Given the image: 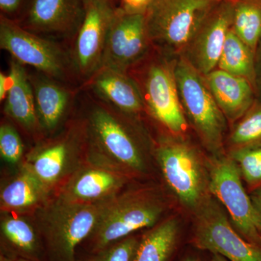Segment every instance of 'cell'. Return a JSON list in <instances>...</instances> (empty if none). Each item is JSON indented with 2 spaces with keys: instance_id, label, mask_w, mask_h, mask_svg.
Listing matches in <instances>:
<instances>
[{
  "instance_id": "cell-1",
  "label": "cell",
  "mask_w": 261,
  "mask_h": 261,
  "mask_svg": "<svg viewBox=\"0 0 261 261\" xmlns=\"http://www.w3.org/2000/svg\"><path fill=\"white\" fill-rule=\"evenodd\" d=\"M174 73L189 126L210 155L226 154L225 142L229 125L211 93L205 75L181 56L175 58Z\"/></svg>"
},
{
  "instance_id": "cell-2",
  "label": "cell",
  "mask_w": 261,
  "mask_h": 261,
  "mask_svg": "<svg viewBox=\"0 0 261 261\" xmlns=\"http://www.w3.org/2000/svg\"><path fill=\"white\" fill-rule=\"evenodd\" d=\"M154 153L168 187L192 214L212 196L207 156L188 137L167 135Z\"/></svg>"
},
{
  "instance_id": "cell-3",
  "label": "cell",
  "mask_w": 261,
  "mask_h": 261,
  "mask_svg": "<svg viewBox=\"0 0 261 261\" xmlns=\"http://www.w3.org/2000/svg\"><path fill=\"white\" fill-rule=\"evenodd\" d=\"M175 58L154 49L128 73L137 82L146 111L168 135L188 137L190 128L182 109L174 73Z\"/></svg>"
},
{
  "instance_id": "cell-4",
  "label": "cell",
  "mask_w": 261,
  "mask_h": 261,
  "mask_svg": "<svg viewBox=\"0 0 261 261\" xmlns=\"http://www.w3.org/2000/svg\"><path fill=\"white\" fill-rule=\"evenodd\" d=\"M166 207L162 196L154 189H137L115 196L87 238L92 252L102 250L142 228L152 227Z\"/></svg>"
},
{
  "instance_id": "cell-5",
  "label": "cell",
  "mask_w": 261,
  "mask_h": 261,
  "mask_svg": "<svg viewBox=\"0 0 261 261\" xmlns=\"http://www.w3.org/2000/svg\"><path fill=\"white\" fill-rule=\"evenodd\" d=\"M220 0H151L145 12L154 49L181 56L197 29Z\"/></svg>"
},
{
  "instance_id": "cell-6",
  "label": "cell",
  "mask_w": 261,
  "mask_h": 261,
  "mask_svg": "<svg viewBox=\"0 0 261 261\" xmlns=\"http://www.w3.org/2000/svg\"><path fill=\"white\" fill-rule=\"evenodd\" d=\"M112 198L83 203L57 197L44 209L40 231L55 260L75 261L76 247L93 231Z\"/></svg>"
},
{
  "instance_id": "cell-7",
  "label": "cell",
  "mask_w": 261,
  "mask_h": 261,
  "mask_svg": "<svg viewBox=\"0 0 261 261\" xmlns=\"http://www.w3.org/2000/svg\"><path fill=\"white\" fill-rule=\"evenodd\" d=\"M210 191L245 240L261 248V221L243 185L236 163L227 154L207 156Z\"/></svg>"
},
{
  "instance_id": "cell-8",
  "label": "cell",
  "mask_w": 261,
  "mask_h": 261,
  "mask_svg": "<svg viewBox=\"0 0 261 261\" xmlns=\"http://www.w3.org/2000/svg\"><path fill=\"white\" fill-rule=\"evenodd\" d=\"M192 214V243L197 248L221 255L228 261H261L260 247L247 241L237 231L214 196Z\"/></svg>"
},
{
  "instance_id": "cell-9",
  "label": "cell",
  "mask_w": 261,
  "mask_h": 261,
  "mask_svg": "<svg viewBox=\"0 0 261 261\" xmlns=\"http://www.w3.org/2000/svg\"><path fill=\"white\" fill-rule=\"evenodd\" d=\"M89 124L99 154L110 162V167L126 174L145 171L142 142L123 118L109 108L96 106L91 113Z\"/></svg>"
},
{
  "instance_id": "cell-10",
  "label": "cell",
  "mask_w": 261,
  "mask_h": 261,
  "mask_svg": "<svg viewBox=\"0 0 261 261\" xmlns=\"http://www.w3.org/2000/svg\"><path fill=\"white\" fill-rule=\"evenodd\" d=\"M0 47L20 64L32 66L53 80H64L70 70H75L71 56L61 46L3 15L0 18Z\"/></svg>"
},
{
  "instance_id": "cell-11",
  "label": "cell",
  "mask_w": 261,
  "mask_h": 261,
  "mask_svg": "<svg viewBox=\"0 0 261 261\" xmlns=\"http://www.w3.org/2000/svg\"><path fill=\"white\" fill-rule=\"evenodd\" d=\"M153 49L145 13L127 11L119 6L108 32L101 68L128 73Z\"/></svg>"
},
{
  "instance_id": "cell-12",
  "label": "cell",
  "mask_w": 261,
  "mask_h": 261,
  "mask_svg": "<svg viewBox=\"0 0 261 261\" xmlns=\"http://www.w3.org/2000/svg\"><path fill=\"white\" fill-rule=\"evenodd\" d=\"M118 8L116 0H85L83 20L70 55L75 71L84 79L90 80L102 66L108 32Z\"/></svg>"
},
{
  "instance_id": "cell-13",
  "label": "cell",
  "mask_w": 261,
  "mask_h": 261,
  "mask_svg": "<svg viewBox=\"0 0 261 261\" xmlns=\"http://www.w3.org/2000/svg\"><path fill=\"white\" fill-rule=\"evenodd\" d=\"M233 8L234 2L220 0L180 56L201 74L206 75L217 68L225 40L232 25Z\"/></svg>"
},
{
  "instance_id": "cell-14",
  "label": "cell",
  "mask_w": 261,
  "mask_h": 261,
  "mask_svg": "<svg viewBox=\"0 0 261 261\" xmlns=\"http://www.w3.org/2000/svg\"><path fill=\"white\" fill-rule=\"evenodd\" d=\"M85 0H32L23 28L55 36L76 34L83 20Z\"/></svg>"
},
{
  "instance_id": "cell-15",
  "label": "cell",
  "mask_w": 261,
  "mask_h": 261,
  "mask_svg": "<svg viewBox=\"0 0 261 261\" xmlns=\"http://www.w3.org/2000/svg\"><path fill=\"white\" fill-rule=\"evenodd\" d=\"M128 174L106 166L94 165L75 172L63 187L58 198L72 202H100L120 193Z\"/></svg>"
},
{
  "instance_id": "cell-16",
  "label": "cell",
  "mask_w": 261,
  "mask_h": 261,
  "mask_svg": "<svg viewBox=\"0 0 261 261\" xmlns=\"http://www.w3.org/2000/svg\"><path fill=\"white\" fill-rule=\"evenodd\" d=\"M205 76L211 93L230 128L256 101L253 84L247 79L230 74L218 68Z\"/></svg>"
},
{
  "instance_id": "cell-17",
  "label": "cell",
  "mask_w": 261,
  "mask_h": 261,
  "mask_svg": "<svg viewBox=\"0 0 261 261\" xmlns=\"http://www.w3.org/2000/svg\"><path fill=\"white\" fill-rule=\"evenodd\" d=\"M89 80L99 97L120 112L135 117L146 111L140 89L129 73L101 68Z\"/></svg>"
},
{
  "instance_id": "cell-18",
  "label": "cell",
  "mask_w": 261,
  "mask_h": 261,
  "mask_svg": "<svg viewBox=\"0 0 261 261\" xmlns=\"http://www.w3.org/2000/svg\"><path fill=\"white\" fill-rule=\"evenodd\" d=\"M8 77L9 89L5 98V112L25 129L34 130L39 119L30 77L24 65L15 60L10 62Z\"/></svg>"
},
{
  "instance_id": "cell-19",
  "label": "cell",
  "mask_w": 261,
  "mask_h": 261,
  "mask_svg": "<svg viewBox=\"0 0 261 261\" xmlns=\"http://www.w3.org/2000/svg\"><path fill=\"white\" fill-rule=\"evenodd\" d=\"M49 192V189L24 166L21 171L2 189L1 211L23 213L32 210L45 202Z\"/></svg>"
},
{
  "instance_id": "cell-20",
  "label": "cell",
  "mask_w": 261,
  "mask_h": 261,
  "mask_svg": "<svg viewBox=\"0 0 261 261\" xmlns=\"http://www.w3.org/2000/svg\"><path fill=\"white\" fill-rule=\"evenodd\" d=\"M30 80L39 122L44 129L53 132L65 116L70 102V92L46 75Z\"/></svg>"
},
{
  "instance_id": "cell-21",
  "label": "cell",
  "mask_w": 261,
  "mask_h": 261,
  "mask_svg": "<svg viewBox=\"0 0 261 261\" xmlns=\"http://www.w3.org/2000/svg\"><path fill=\"white\" fill-rule=\"evenodd\" d=\"M177 217L171 216L152 226L139 240L132 261H168L179 235Z\"/></svg>"
},
{
  "instance_id": "cell-22",
  "label": "cell",
  "mask_w": 261,
  "mask_h": 261,
  "mask_svg": "<svg viewBox=\"0 0 261 261\" xmlns=\"http://www.w3.org/2000/svg\"><path fill=\"white\" fill-rule=\"evenodd\" d=\"M73 148L67 141H60L36 152L25 165L49 190L69 169Z\"/></svg>"
},
{
  "instance_id": "cell-23",
  "label": "cell",
  "mask_w": 261,
  "mask_h": 261,
  "mask_svg": "<svg viewBox=\"0 0 261 261\" xmlns=\"http://www.w3.org/2000/svg\"><path fill=\"white\" fill-rule=\"evenodd\" d=\"M1 234L3 242L15 256L38 261L41 252L39 233L32 223L11 213L2 214Z\"/></svg>"
},
{
  "instance_id": "cell-24",
  "label": "cell",
  "mask_w": 261,
  "mask_h": 261,
  "mask_svg": "<svg viewBox=\"0 0 261 261\" xmlns=\"http://www.w3.org/2000/svg\"><path fill=\"white\" fill-rule=\"evenodd\" d=\"M217 68L247 79L254 86L255 53L231 29L225 40Z\"/></svg>"
},
{
  "instance_id": "cell-25",
  "label": "cell",
  "mask_w": 261,
  "mask_h": 261,
  "mask_svg": "<svg viewBox=\"0 0 261 261\" xmlns=\"http://www.w3.org/2000/svg\"><path fill=\"white\" fill-rule=\"evenodd\" d=\"M228 130L226 154L261 147V102H254L246 113Z\"/></svg>"
},
{
  "instance_id": "cell-26",
  "label": "cell",
  "mask_w": 261,
  "mask_h": 261,
  "mask_svg": "<svg viewBox=\"0 0 261 261\" xmlns=\"http://www.w3.org/2000/svg\"><path fill=\"white\" fill-rule=\"evenodd\" d=\"M231 29L255 53L261 40V0L235 1Z\"/></svg>"
},
{
  "instance_id": "cell-27",
  "label": "cell",
  "mask_w": 261,
  "mask_h": 261,
  "mask_svg": "<svg viewBox=\"0 0 261 261\" xmlns=\"http://www.w3.org/2000/svg\"><path fill=\"white\" fill-rule=\"evenodd\" d=\"M238 166L249 194L261 187V147L227 154Z\"/></svg>"
},
{
  "instance_id": "cell-28",
  "label": "cell",
  "mask_w": 261,
  "mask_h": 261,
  "mask_svg": "<svg viewBox=\"0 0 261 261\" xmlns=\"http://www.w3.org/2000/svg\"><path fill=\"white\" fill-rule=\"evenodd\" d=\"M0 154L5 162L17 164L23 154V144L15 128L8 123L0 127Z\"/></svg>"
},
{
  "instance_id": "cell-29",
  "label": "cell",
  "mask_w": 261,
  "mask_h": 261,
  "mask_svg": "<svg viewBox=\"0 0 261 261\" xmlns=\"http://www.w3.org/2000/svg\"><path fill=\"white\" fill-rule=\"evenodd\" d=\"M139 240L128 237L94 252L89 261H132Z\"/></svg>"
},
{
  "instance_id": "cell-30",
  "label": "cell",
  "mask_w": 261,
  "mask_h": 261,
  "mask_svg": "<svg viewBox=\"0 0 261 261\" xmlns=\"http://www.w3.org/2000/svg\"><path fill=\"white\" fill-rule=\"evenodd\" d=\"M254 88L256 94V99L261 102V40L255 53Z\"/></svg>"
},
{
  "instance_id": "cell-31",
  "label": "cell",
  "mask_w": 261,
  "mask_h": 261,
  "mask_svg": "<svg viewBox=\"0 0 261 261\" xmlns=\"http://www.w3.org/2000/svg\"><path fill=\"white\" fill-rule=\"evenodd\" d=\"M151 0H119L120 7L134 13H145Z\"/></svg>"
},
{
  "instance_id": "cell-32",
  "label": "cell",
  "mask_w": 261,
  "mask_h": 261,
  "mask_svg": "<svg viewBox=\"0 0 261 261\" xmlns=\"http://www.w3.org/2000/svg\"><path fill=\"white\" fill-rule=\"evenodd\" d=\"M21 3L22 0H0V8L3 13L10 14L18 10Z\"/></svg>"
},
{
  "instance_id": "cell-33",
  "label": "cell",
  "mask_w": 261,
  "mask_h": 261,
  "mask_svg": "<svg viewBox=\"0 0 261 261\" xmlns=\"http://www.w3.org/2000/svg\"><path fill=\"white\" fill-rule=\"evenodd\" d=\"M252 204L261 221V187L250 194Z\"/></svg>"
},
{
  "instance_id": "cell-34",
  "label": "cell",
  "mask_w": 261,
  "mask_h": 261,
  "mask_svg": "<svg viewBox=\"0 0 261 261\" xmlns=\"http://www.w3.org/2000/svg\"><path fill=\"white\" fill-rule=\"evenodd\" d=\"M9 89V77L5 73H0V99L3 101L6 98Z\"/></svg>"
},
{
  "instance_id": "cell-35",
  "label": "cell",
  "mask_w": 261,
  "mask_h": 261,
  "mask_svg": "<svg viewBox=\"0 0 261 261\" xmlns=\"http://www.w3.org/2000/svg\"><path fill=\"white\" fill-rule=\"evenodd\" d=\"M0 261H32L27 260V259L22 258V257L6 256V255H1Z\"/></svg>"
},
{
  "instance_id": "cell-36",
  "label": "cell",
  "mask_w": 261,
  "mask_h": 261,
  "mask_svg": "<svg viewBox=\"0 0 261 261\" xmlns=\"http://www.w3.org/2000/svg\"><path fill=\"white\" fill-rule=\"evenodd\" d=\"M211 261H228L226 260L225 257L221 256V255H216V254H214V256L212 257V260Z\"/></svg>"
},
{
  "instance_id": "cell-37",
  "label": "cell",
  "mask_w": 261,
  "mask_h": 261,
  "mask_svg": "<svg viewBox=\"0 0 261 261\" xmlns=\"http://www.w3.org/2000/svg\"><path fill=\"white\" fill-rule=\"evenodd\" d=\"M183 261H197L195 258H192V257H187V258L185 259V260Z\"/></svg>"
},
{
  "instance_id": "cell-38",
  "label": "cell",
  "mask_w": 261,
  "mask_h": 261,
  "mask_svg": "<svg viewBox=\"0 0 261 261\" xmlns=\"http://www.w3.org/2000/svg\"><path fill=\"white\" fill-rule=\"evenodd\" d=\"M230 1H233V2H235V1H237V0H230Z\"/></svg>"
}]
</instances>
